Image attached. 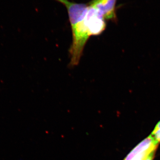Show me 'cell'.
<instances>
[{
    "instance_id": "2",
    "label": "cell",
    "mask_w": 160,
    "mask_h": 160,
    "mask_svg": "<svg viewBox=\"0 0 160 160\" xmlns=\"http://www.w3.org/2000/svg\"><path fill=\"white\" fill-rule=\"evenodd\" d=\"M84 20L90 36L99 35L106 29V23L104 17L93 6H90L89 7Z\"/></svg>"
},
{
    "instance_id": "3",
    "label": "cell",
    "mask_w": 160,
    "mask_h": 160,
    "mask_svg": "<svg viewBox=\"0 0 160 160\" xmlns=\"http://www.w3.org/2000/svg\"><path fill=\"white\" fill-rule=\"evenodd\" d=\"M56 1L62 3L66 6L68 10L71 26H74L85 19L89 9V7L86 4L72 2L68 0Z\"/></svg>"
},
{
    "instance_id": "1",
    "label": "cell",
    "mask_w": 160,
    "mask_h": 160,
    "mask_svg": "<svg viewBox=\"0 0 160 160\" xmlns=\"http://www.w3.org/2000/svg\"><path fill=\"white\" fill-rule=\"evenodd\" d=\"M159 144L150 135L135 147L123 160H153Z\"/></svg>"
},
{
    "instance_id": "4",
    "label": "cell",
    "mask_w": 160,
    "mask_h": 160,
    "mask_svg": "<svg viewBox=\"0 0 160 160\" xmlns=\"http://www.w3.org/2000/svg\"><path fill=\"white\" fill-rule=\"evenodd\" d=\"M116 0H93L91 6L98 9L102 13L104 18L107 19L115 17Z\"/></svg>"
},
{
    "instance_id": "5",
    "label": "cell",
    "mask_w": 160,
    "mask_h": 160,
    "mask_svg": "<svg viewBox=\"0 0 160 160\" xmlns=\"http://www.w3.org/2000/svg\"><path fill=\"white\" fill-rule=\"evenodd\" d=\"M150 135L158 144L160 143V121L157 124Z\"/></svg>"
}]
</instances>
